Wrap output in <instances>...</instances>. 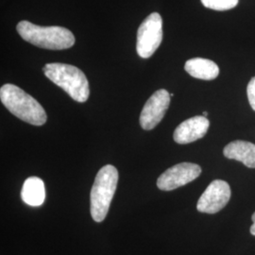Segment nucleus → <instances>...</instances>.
I'll list each match as a JSON object with an SVG mask.
<instances>
[{"label":"nucleus","instance_id":"8","mask_svg":"<svg viewBox=\"0 0 255 255\" xmlns=\"http://www.w3.org/2000/svg\"><path fill=\"white\" fill-rule=\"evenodd\" d=\"M170 94L160 89L147 100L140 115V125L146 130L153 129L164 119L170 104Z\"/></svg>","mask_w":255,"mask_h":255},{"label":"nucleus","instance_id":"12","mask_svg":"<svg viewBox=\"0 0 255 255\" xmlns=\"http://www.w3.org/2000/svg\"><path fill=\"white\" fill-rule=\"evenodd\" d=\"M21 198L29 206H41L46 199L44 182L38 177H29L24 182Z\"/></svg>","mask_w":255,"mask_h":255},{"label":"nucleus","instance_id":"4","mask_svg":"<svg viewBox=\"0 0 255 255\" xmlns=\"http://www.w3.org/2000/svg\"><path fill=\"white\" fill-rule=\"evenodd\" d=\"M119 171L111 164L101 167L90 193V212L96 222H102L108 212L118 187Z\"/></svg>","mask_w":255,"mask_h":255},{"label":"nucleus","instance_id":"1","mask_svg":"<svg viewBox=\"0 0 255 255\" xmlns=\"http://www.w3.org/2000/svg\"><path fill=\"white\" fill-rule=\"evenodd\" d=\"M3 105L19 119L34 126L46 122V113L38 101L14 84H4L0 89Z\"/></svg>","mask_w":255,"mask_h":255},{"label":"nucleus","instance_id":"13","mask_svg":"<svg viewBox=\"0 0 255 255\" xmlns=\"http://www.w3.org/2000/svg\"><path fill=\"white\" fill-rule=\"evenodd\" d=\"M205 8L215 10H228L237 7L239 0H201Z\"/></svg>","mask_w":255,"mask_h":255},{"label":"nucleus","instance_id":"14","mask_svg":"<svg viewBox=\"0 0 255 255\" xmlns=\"http://www.w3.org/2000/svg\"><path fill=\"white\" fill-rule=\"evenodd\" d=\"M247 95L251 107L255 111V77H254L248 84Z\"/></svg>","mask_w":255,"mask_h":255},{"label":"nucleus","instance_id":"5","mask_svg":"<svg viewBox=\"0 0 255 255\" xmlns=\"http://www.w3.org/2000/svg\"><path fill=\"white\" fill-rule=\"evenodd\" d=\"M163 41V19L158 12H152L146 17L137 31L136 50L143 59L154 54Z\"/></svg>","mask_w":255,"mask_h":255},{"label":"nucleus","instance_id":"6","mask_svg":"<svg viewBox=\"0 0 255 255\" xmlns=\"http://www.w3.org/2000/svg\"><path fill=\"white\" fill-rule=\"evenodd\" d=\"M201 173V166L193 163H181L165 170L157 180V186L160 190L171 191L183 186Z\"/></svg>","mask_w":255,"mask_h":255},{"label":"nucleus","instance_id":"2","mask_svg":"<svg viewBox=\"0 0 255 255\" xmlns=\"http://www.w3.org/2000/svg\"><path fill=\"white\" fill-rule=\"evenodd\" d=\"M17 32L25 41L33 46L50 50H63L74 46V34L66 27L59 26L42 27L28 21L19 22Z\"/></svg>","mask_w":255,"mask_h":255},{"label":"nucleus","instance_id":"15","mask_svg":"<svg viewBox=\"0 0 255 255\" xmlns=\"http://www.w3.org/2000/svg\"><path fill=\"white\" fill-rule=\"evenodd\" d=\"M252 219H253V225L251 227V234L255 237V213L253 215Z\"/></svg>","mask_w":255,"mask_h":255},{"label":"nucleus","instance_id":"10","mask_svg":"<svg viewBox=\"0 0 255 255\" xmlns=\"http://www.w3.org/2000/svg\"><path fill=\"white\" fill-rule=\"evenodd\" d=\"M224 156L231 160H237L250 168H255V145L242 140L231 142L224 147Z\"/></svg>","mask_w":255,"mask_h":255},{"label":"nucleus","instance_id":"9","mask_svg":"<svg viewBox=\"0 0 255 255\" xmlns=\"http://www.w3.org/2000/svg\"><path fill=\"white\" fill-rule=\"evenodd\" d=\"M210 127L209 120L203 116H197L182 122L174 131V141L184 145L195 142L204 136Z\"/></svg>","mask_w":255,"mask_h":255},{"label":"nucleus","instance_id":"3","mask_svg":"<svg viewBox=\"0 0 255 255\" xmlns=\"http://www.w3.org/2000/svg\"><path fill=\"white\" fill-rule=\"evenodd\" d=\"M43 71L47 79L66 92L74 101L82 103L88 100L90 95L88 80L78 67L53 63L46 64Z\"/></svg>","mask_w":255,"mask_h":255},{"label":"nucleus","instance_id":"16","mask_svg":"<svg viewBox=\"0 0 255 255\" xmlns=\"http://www.w3.org/2000/svg\"><path fill=\"white\" fill-rule=\"evenodd\" d=\"M207 116H208V113L207 112H203V117L207 118Z\"/></svg>","mask_w":255,"mask_h":255},{"label":"nucleus","instance_id":"11","mask_svg":"<svg viewBox=\"0 0 255 255\" xmlns=\"http://www.w3.org/2000/svg\"><path fill=\"white\" fill-rule=\"evenodd\" d=\"M184 69L193 78L203 81H212L218 78L219 68L218 64L213 61L203 58H193L188 60Z\"/></svg>","mask_w":255,"mask_h":255},{"label":"nucleus","instance_id":"7","mask_svg":"<svg viewBox=\"0 0 255 255\" xmlns=\"http://www.w3.org/2000/svg\"><path fill=\"white\" fill-rule=\"evenodd\" d=\"M231 187L225 181H213L203 192L197 204V209L201 213L216 214L223 209L231 199Z\"/></svg>","mask_w":255,"mask_h":255}]
</instances>
